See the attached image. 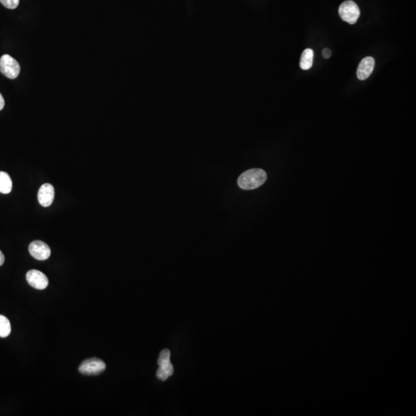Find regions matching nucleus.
I'll return each instance as SVG.
<instances>
[{"instance_id": "4468645a", "label": "nucleus", "mask_w": 416, "mask_h": 416, "mask_svg": "<svg viewBox=\"0 0 416 416\" xmlns=\"http://www.w3.org/2000/svg\"><path fill=\"white\" fill-rule=\"evenodd\" d=\"M157 377L158 379H161V380H166L169 376H168V373L165 372V369H163L162 367L159 366V369H158V372H157Z\"/></svg>"}, {"instance_id": "dca6fc26", "label": "nucleus", "mask_w": 416, "mask_h": 416, "mask_svg": "<svg viewBox=\"0 0 416 416\" xmlns=\"http://www.w3.org/2000/svg\"><path fill=\"white\" fill-rule=\"evenodd\" d=\"M322 56L325 59L330 58L331 56H332V51L329 48H325L322 51Z\"/></svg>"}, {"instance_id": "ddd939ff", "label": "nucleus", "mask_w": 416, "mask_h": 416, "mask_svg": "<svg viewBox=\"0 0 416 416\" xmlns=\"http://www.w3.org/2000/svg\"><path fill=\"white\" fill-rule=\"evenodd\" d=\"M0 3L7 9L14 10L18 7L20 0H0Z\"/></svg>"}, {"instance_id": "39448f33", "label": "nucleus", "mask_w": 416, "mask_h": 416, "mask_svg": "<svg viewBox=\"0 0 416 416\" xmlns=\"http://www.w3.org/2000/svg\"><path fill=\"white\" fill-rule=\"evenodd\" d=\"M26 281L33 288L43 290L47 288L49 280L46 275L38 270H30L26 273Z\"/></svg>"}, {"instance_id": "9d476101", "label": "nucleus", "mask_w": 416, "mask_h": 416, "mask_svg": "<svg viewBox=\"0 0 416 416\" xmlns=\"http://www.w3.org/2000/svg\"><path fill=\"white\" fill-rule=\"evenodd\" d=\"M313 58H314V51L311 49H304V52L301 54L300 67L304 70H309L313 64Z\"/></svg>"}, {"instance_id": "1a4fd4ad", "label": "nucleus", "mask_w": 416, "mask_h": 416, "mask_svg": "<svg viewBox=\"0 0 416 416\" xmlns=\"http://www.w3.org/2000/svg\"><path fill=\"white\" fill-rule=\"evenodd\" d=\"M13 188V182L7 173L0 171V193L10 194Z\"/></svg>"}, {"instance_id": "20e7f679", "label": "nucleus", "mask_w": 416, "mask_h": 416, "mask_svg": "<svg viewBox=\"0 0 416 416\" xmlns=\"http://www.w3.org/2000/svg\"><path fill=\"white\" fill-rule=\"evenodd\" d=\"M106 369V364L102 360L97 358H89L80 364L79 372L86 376L99 375Z\"/></svg>"}, {"instance_id": "423d86ee", "label": "nucleus", "mask_w": 416, "mask_h": 416, "mask_svg": "<svg viewBox=\"0 0 416 416\" xmlns=\"http://www.w3.org/2000/svg\"><path fill=\"white\" fill-rule=\"evenodd\" d=\"M29 251L35 259L39 261L46 260L51 254L49 246L41 241H33L29 244Z\"/></svg>"}, {"instance_id": "f257e3e1", "label": "nucleus", "mask_w": 416, "mask_h": 416, "mask_svg": "<svg viewBox=\"0 0 416 416\" xmlns=\"http://www.w3.org/2000/svg\"><path fill=\"white\" fill-rule=\"evenodd\" d=\"M267 174L264 170L251 169L244 171L237 179V184L242 190H254L265 184Z\"/></svg>"}, {"instance_id": "6e6552de", "label": "nucleus", "mask_w": 416, "mask_h": 416, "mask_svg": "<svg viewBox=\"0 0 416 416\" xmlns=\"http://www.w3.org/2000/svg\"><path fill=\"white\" fill-rule=\"evenodd\" d=\"M375 60L373 57H368L363 59L357 69V77L360 80H365L370 77L375 67Z\"/></svg>"}, {"instance_id": "9b49d317", "label": "nucleus", "mask_w": 416, "mask_h": 416, "mask_svg": "<svg viewBox=\"0 0 416 416\" xmlns=\"http://www.w3.org/2000/svg\"><path fill=\"white\" fill-rule=\"evenodd\" d=\"M11 333V325L6 316L0 315V338H7Z\"/></svg>"}, {"instance_id": "7ed1b4c3", "label": "nucleus", "mask_w": 416, "mask_h": 416, "mask_svg": "<svg viewBox=\"0 0 416 416\" xmlns=\"http://www.w3.org/2000/svg\"><path fill=\"white\" fill-rule=\"evenodd\" d=\"M0 71L9 79H16L20 75V66L10 55L3 56L0 59Z\"/></svg>"}, {"instance_id": "0eeeda50", "label": "nucleus", "mask_w": 416, "mask_h": 416, "mask_svg": "<svg viewBox=\"0 0 416 416\" xmlns=\"http://www.w3.org/2000/svg\"><path fill=\"white\" fill-rule=\"evenodd\" d=\"M55 196L54 187L50 184H44L38 192V200L42 206L47 207L52 204Z\"/></svg>"}, {"instance_id": "f03ea898", "label": "nucleus", "mask_w": 416, "mask_h": 416, "mask_svg": "<svg viewBox=\"0 0 416 416\" xmlns=\"http://www.w3.org/2000/svg\"><path fill=\"white\" fill-rule=\"evenodd\" d=\"M338 13L342 20L349 24H354L360 17V10L358 5L351 0H348L341 4L338 9Z\"/></svg>"}, {"instance_id": "a211bd4d", "label": "nucleus", "mask_w": 416, "mask_h": 416, "mask_svg": "<svg viewBox=\"0 0 416 416\" xmlns=\"http://www.w3.org/2000/svg\"><path fill=\"white\" fill-rule=\"evenodd\" d=\"M4 262H5V256H4V253L0 250V266L4 265Z\"/></svg>"}, {"instance_id": "f3484780", "label": "nucleus", "mask_w": 416, "mask_h": 416, "mask_svg": "<svg viewBox=\"0 0 416 416\" xmlns=\"http://www.w3.org/2000/svg\"><path fill=\"white\" fill-rule=\"evenodd\" d=\"M4 106H5V101H4V97H3V95L0 93V111L4 109Z\"/></svg>"}, {"instance_id": "2eb2a0df", "label": "nucleus", "mask_w": 416, "mask_h": 416, "mask_svg": "<svg viewBox=\"0 0 416 416\" xmlns=\"http://www.w3.org/2000/svg\"><path fill=\"white\" fill-rule=\"evenodd\" d=\"M161 367H162L163 369H165V372L168 373V375L169 376H172L173 373H174V367H173L171 361L165 363V364L162 365V366H161Z\"/></svg>"}, {"instance_id": "f8f14e48", "label": "nucleus", "mask_w": 416, "mask_h": 416, "mask_svg": "<svg viewBox=\"0 0 416 416\" xmlns=\"http://www.w3.org/2000/svg\"><path fill=\"white\" fill-rule=\"evenodd\" d=\"M170 358H171V351L168 349H164L160 354L159 358H158V363L159 366L165 364V363L170 361Z\"/></svg>"}]
</instances>
